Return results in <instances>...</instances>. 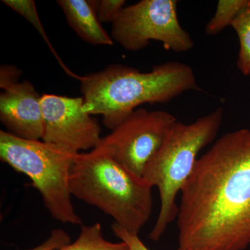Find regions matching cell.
<instances>
[{
  "label": "cell",
  "mask_w": 250,
  "mask_h": 250,
  "mask_svg": "<svg viewBox=\"0 0 250 250\" xmlns=\"http://www.w3.org/2000/svg\"><path fill=\"white\" fill-rule=\"evenodd\" d=\"M178 250L250 246V129L223 135L197 159L182 192Z\"/></svg>",
  "instance_id": "cell-1"
},
{
  "label": "cell",
  "mask_w": 250,
  "mask_h": 250,
  "mask_svg": "<svg viewBox=\"0 0 250 250\" xmlns=\"http://www.w3.org/2000/svg\"><path fill=\"white\" fill-rule=\"evenodd\" d=\"M79 81L85 111L103 116L111 131L140 105L167 103L185 92L200 90L191 67L177 62L158 64L148 72L112 64Z\"/></svg>",
  "instance_id": "cell-2"
},
{
  "label": "cell",
  "mask_w": 250,
  "mask_h": 250,
  "mask_svg": "<svg viewBox=\"0 0 250 250\" xmlns=\"http://www.w3.org/2000/svg\"><path fill=\"white\" fill-rule=\"evenodd\" d=\"M69 186L72 196L109 215L130 233L139 234L150 218L153 187L103 148L77 154Z\"/></svg>",
  "instance_id": "cell-3"
},
{
  "label": "cell",
  "mask_w": 250,
  "mask_h": 250,
  "mask_svg": "<svg viewBox=\"0 0 250 250\" xmlns=\"http://www.w3.org/2000/svg\"><path fill=\"white\" fill-rule=\"evenodd\" d=\"M223 120V108L185 124L177 121L159 150L148 162L143 179L156 187L161 207L149 238L157 241L167 227L177 219L176 199L190 178L199 153L216 138Z\"/></svg>",
  "instance_id": "cell-4"
},
{
  "label": "cell",
  "mask_w": 250,
  "mask_h": 250,
  "mask_svg": "<svg viewBox=\"0 0 250 250\" xmlns=\"http://www.w3.org/2000/svg\"><path fill=\"white\" fill-rule=\"evenodd\" d=\"M77 154L40 140L21 139L0 131V159L31 179L52 218L62 223H82L72 205L69 186Z\"/></svg>",
  "instance_id": "cell-5"
},
{
  "label": "cell",
  "mask_w": 250,
  "mask_h": 250,
  "mask_svg": "<svg viewBox=\"0 0 250 250\" xmlns=\"http://www.w3.org/2000/svg\"><path fill=\"white\" fill-rule=\"evenodd\" d=\"M177 4V0H141L125 6L111 23L112 39L131 52L146 48L151 41L166 50L188 52L194 42L179 23Z\"/></svg>",
  "instance_id": "cell-6"
},
{
  "label": "cell",
  "mask_w": 250,
  "mask_h": 250,
  "mask_svg": "<svg viewBox=\"0 0 250 250\" xmlns=\"http://www.w3.org/2000/svg\"><path fill=\"white\" fill-rule=\"evenodd\" d=\"M177 120L165 111L137 108L97 147L103 148L130 172L142 177Z\"/></svg>",
  "instance_id": "cell-7"
},
{
  "label": "cell",
  "mask_w": 250,
  "mask_h": 250,
  "mask_svg": "<svg viewBox=\"0 0 250 250\" xmlns=\"http://www.w3.org/2000/svg\"><path fill=\"white\" fill-rule=\"evenodd\" d=\"M41 106L44 142L80 153L96 147L103 138L98 122L85 110L83 97L43 94Z\"/></svg>",
  "instance_id": "cell-8"
},
{
  "label": "cell",
  "mask_w": 250,
  "mask_h": 250,
  "mask_svg": "<svg viewBox=\"0 0 250 250\" xmlns=\"http://www.w3.org/2000/svg\"><path fill=\"white\" fill-rule=\"evenodd\" d=\"M0 121L6 131L15 136L34 141L42 139L41 96L29 80L18 82L1 92Z\"/></svg>",
  "instance_id": "cell-9"
},
{
  "label": "cell",
  "mask_w": 250,
  "mask_h": 250,
  "mask_svg": "<svg viewBox=\"0 0 250 250\" xmlns=\"http://www.w3.org/2000/svg\"><path fill=\"white\" fill-rule=\"evenodd\" d=\"M67 24L79 37L93 45H112L114 41L101 25L90 0H57Z\"/></svg>",
  "instance_id": "cell-10"
},
{
  "label": "cell",
  "mask_w": 250,
  "mask_h": 250,
  "mask_svg": "<svg viewBox=\"0 0 250 250\" xmlns=\"http://www.w3.org/2000/svg\"><path fill=\"white\" fill-rule=\"evenodd\" d=\"M58 250H129L124 242L113 243L105 239L99 223L83 225L78 238Z\"/></svg>",
  "instance_id": "cell-11"
},
{
  "label": "cell",
  "mask_w": 250,
  "mask_h": 250,
  "mask_svg": "<svg viewBox=\"0 0 250 250\" xmlns=\"http://www.w3.org/2000/svg\"><path fill=\"white\" fill-rule=\"evenodd\" d=\"M1 2L9 7L10 9L14 10V11H16V13L24 18L26 21L31 23L33 27L35 28L36 31L39 32L41 37L45 41V43L48 46L49 50L53 54L57 62H59L61 66L65 70L67 75L73 77V78L77 79V80H80V75H75L71 70H69L65 66L64 62L59 57V54L54 49L53 45L51 43L48 36L46 34L45 29L42 27L40 18H39V13H38L37 9H36V3L34 0H2Z\"/></svg>",
  "instance_id": "cell-12"
},
{
  "label": "cell",
  "mask_w": 250,
  "mask_h": 250,
  "mask_svg": "<svg viewBox=\"0 0 250 250\" xmlns=\"http://www.w3.org/2000/svg\"><path fill=\"white\" fill-rule=\"evenodd\" d=\"M231 27L239 41L236 65L244 76H250V0L248 5L233 21Z\"/></svg>",
  "instance_id": "cell-13"
},
{
  "label": "cell",
  "mask_w": 250,
  "mask_h": 250,
  "mask_svg": "<svg viewBox=\"0 0 250 250\" xmlns=\"http://www.w3.org/2000/svg\"><path fill=\"white\" fill-rule=\"evenodd\" d=\"M248 2L249 0L218 1L214 15L206 25V34L208 36H215L228 26H231Z\"/></svg>",
  "instance_id": "cell-14"
},
{
  "label": "cell",
  "mask_w": 250,
  "mask_h": 250,
  "mask_svg": "<svg viewBox=\"0 0 250 250\" xmlns=\"http://www.w3.org/2000/svg\"><path fill=\"white\" fill-rule=\"evenodd\" d=\"M101 22H113L125 7V0H90Z\"/></svg>",
  "instance_id": "cell-15"
},
{
  "label": "cell",
  "mask_w": 250,
  "mask_h": 250,
  "mask_svg": "<svg viewBox=\"0 0 250 250\" xmlns=\"http://www.w3.org/2000/svg\"><path fill=\"white\" fill-rule=\"evenodd\" d=\"M71 243V238L66 231L56 229L51 231L50 236L43 243L31 249L26 250H58Z\"/></svg>",
  "instance_id": "cell-16"
},
{
  "label": "cell",
  "mask_w": 250,
  "mask_h": 250,
  "mask_svg": "<svg viewBox=\"0 0 250 250\" xmlns=\"http://www.w3.org/2000/svg\"><path fill=\"white\" fill-rule=\"evenodd\" d=\"M112 229L114 234L120 238L121 241L126 243L129 250H150L141 241L138 234L130 233L118 224L113 223L112 225Z\"/></svg>",
  "instance_id": "cell-17"
},
{
  "label": "cell",
  "mask_w": 250,
  "mask_h": 250,
  "mask_svg": "<svg viewBox=\"0 0 250 250\" xmlns=\"http://www.w3.org/2000/svg\"><path fill=\"white\" fill-rule=\"evenodd\" d=\"M22 71L14 65H1L0 67V88L1 89L7 88L10 85L19 82Z\"/></svg>",
  "instance_id": "cell-18"
}]
</instances>
